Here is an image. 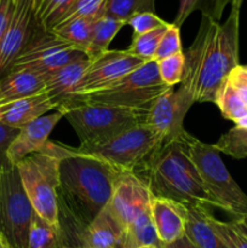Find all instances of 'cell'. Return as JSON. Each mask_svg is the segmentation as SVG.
I'll return each mask as SVG.
<instances>
[{
  "label": "cell",
  "instance_id": "e0dca14e",
  "mask_svg": "<svg viewBox=\"0 0 247 248\" xmlns=\"http://www.w3.org/2000/svg\"><path fill=\"white\" fill-rule=\"evenodd\" d=\"M150 213L160 241L171 244L185 234L186 206L169 199L152 196Z\"/></svg>",
  "mask_w": 247,
  "mask_h": 248
},
{
  "label": "cell",
  "instance_id": "d6a6232c",
  "mask_svg": "<svg viewBox=\"0 0 247 248\" xmlns=\"http://www.w3.org/2000/svg\"><path fill=\"white\" fill-rule=\"evenodd\" d=\"M157 72L160 79L167 86L174 87L181 84L183 80L184 69H185V55L184 52L176 53L170 57L156 61Z\"/></svg>",
  "mask_w": 247,
  "mask_h": 248
},
{
  "label": "cell",
  "instance_id": "bcb514c9",
  "mask_svg": "<svg viewBox=\"0 0 247 248\" xmlns=\"http://www.w3.org/2000/svg\"><path fill=\"white\" fill-rule=\"evenodd\" d=\"M241 67H242V69L245 70V72H247V65H241Z\"/></svg>",
  "mask_w": 247,
  "mask_h": 248
},
{
  "label": "cell",
  "instance_id": "8fae6325",
  "mask_svg": "<svg viewBox=\"0 0 247 248\" xmlns=\"http://www.w3.org/2000/svg\"><path fill=\"white\" fill-rule=\"evenodd\" d=\"M144 63V61L126 50H109L94 58L75 87L70 108L75 98L107 89Z\"/></svg>",
  "mask_w": 247,
  "mask_h": 248
},
{
  "label": "cell",
  "instance_id": "7402d4cb",
  "mask_svg": "<svg viewBox=\"0 0 247 248\" xmlns=\"http://www.w3.org/2000/svg\"><path fill=\"white\" fill-rule=\"evenodd\" d=\"M121 246L124 248H139L143 246H156L162 248L164 244L160 241L157 236L150 211L138 216L124 230Z\"/></svg>",
  "mask_w": 247,
  "mask_h": 248
},
{
  "label": "cell",
  "instance_id": "5bb4252c",
  "mask_svg": "<svg viewBox=\"0 0 247 248\" xmlns=\"http://www.w3.org/2000/svg\"><path fill=\"white\" fill-rule=\"evenodd\" d=\"M38 24L34 0H15L11 19L0 40V79L6 77Z\"/></svg>",
  "mask_w": 247,
  "mask_h": 248
},
{
  "label": "cell",
  "instance_id": "3957f363",
  "mask_svg": "<svg viewBox=\"0 0 247 248\" xmlns=\"http://www.w3.org/2000/svg\"><path fill=\"white\" fill-rule=\"evenodd\" d=\"M186 133L178 140L162 143L138 173L157 198L190 205L213 206L195 165L188 153Z\"/></svg>",
  "mask_w": 247,
  "mask_h": 248
},
{
  "label": "cell",
  "instance_id": "277c9868",
  "mask_svg": "<svg viewBox=\"0 0 247 248\" xmlns=\"http://www.w3.org/2000/svg\"><path fill=\"white\" fill-rule=\"evenodd\" d=\"M63 156L64 145L48 140L43 152L29 155L16 165L34 212L53 225H60L58 186Z\"/></svg>",
  "mask_w": 247,
  "mask_h": 248
},
{
  "label": "cell",
  "instance_id": "5b68a950",
  "mask_svg": "<svg viewBox=\"0 0 247 248\" xmlns=\"http://www.w3.org/2000/svg\"><path fill=\"white\" fill-rule=\"evenodd\" d=\"M147 115V109L85 102L64 113V118L79 137L80 148L104 144L125 131L145 124Z\"/></svg>",
  "mask_w": 247,
  "mask_h": 248
},
{
  "label": "cell",
  "instance_id": "7bdbcfd3",
  "mask_svg": "<svg viewBox=\"0 0 247 248\" xmlns=\"http://www.w3.org/2000/svg\"><path fill=\"white\" fill-rule=\"evenodd\" d=\"M240 67H241V65H240ZM241 70H242V73H244V77L246 78V80H247V72H245V70L242 69V67H241Z\"/></svg>",
  "mask_w": 247,
  "mask_h": 248
},
{
  "label": "cell",
  "instance_id": "83f0119b",
  "mask_svg": "<svg viewBox=\"0 0 247 248\" xmlns=\"http://www.w3.org/2000/svg\"><path fill=\"white\" fill-rule=\"evenodd\" d=\"M216 232L227 248H247V218H234L230 222H222L212 217Z\"/></svg>",
  "mask_w": 247,
  "mask_h": 248
},
{
  "label": "cell",
  "instance_id": "d590c367",
  "mask_svg": "<svg viewBox=\"0 0 247 248\" xmlns=\"http://www.w3.org/2000/svg\"><path fill=\"white\" fill-rule=\"evenodd\" d=\"M127 26L133 29V36H137L149 33L161 27L169 26V23L160 18L155 12H140V14L133 15L127 19Z\"/></svg>",
  "mask_w": 247,
  "mask_h": 248
},
{
  "label": "cell",
  "instance_id": "60d3db41",
  "mask_svg": "<svg viewBox=\"0 0 247 248\" xmlns=\"http://www.w3.org/2000/svg\"><path fill=\"white\" fill-rule=\"evenodd\" d=\"M235 126L247 128V115H245L244 118H241V119H239L237 121H235Z\"/></svg>",
  "mask_w": 247,
  "mask_h": 248
},
{
  "label": "cell",
  "instance_id": "603a6c76",
  "mask_svg": "<svg viewBox=\"0 0 247 248\" xmlns=\"http://www.w3.org/2000/svg\"><path fill=\"white\" fill-rule=\"evenodd\" d=\"M124 26H127V22L123 19L113 18L109 16H102L97 18L92 28L91 41L86 50L87 57L93 61L94 58L109 51V45Z\"/></svg>",
  "mask_w": 247,
  "mask_h": 248
},
{
  "label": "cell",
  "instance_id": "cb8c5ba5",
  "mask_svg": "<svg viewBox=\"0 0 247 248\" xmlns=\"http://www.w3.org/2000/svg\"><path fill=\"white\" fill-rule=\"evenodd\" d=\"M229 2H232V7L241 9L244 0H179V7L173 24L181 28L185 19L195 11H200L203 17L219 22L223 11Z\"/></svg>",
  "mask_w": 247,
  "mask_h": 248
},
{
  "label": "cell",
  "instance_id": "6da1fadb",
  "mask_svg": "<svg viewBox=\"0 0 247 248\" xmlns=\"http://www.w3.org/2000/svg\"><path fill=\"white\" fill-rule=\"evenodd\" d=\"M121 173L98 157L64 145L60 162L58 222L65 246L77 247L80 234L110 201Z\"/></svg>",
  "mask_w": 247,
  "mask_h": 248
},
{
  "label": "cell",
  "instance_id": "ac0fdd59",
  "mask_svg": "<svg viewBox=\"0 0 247 248\" xmlns=\"http://www.w3.org/2000/svg\"><path fill=\"white\" fill-rule=\"evenodd\" d=\"M123 234V228L106 206L80 234L77 247L115 248L121 245Z\"/></svg>",
  "mask_w": 247,
  "mask_h": 248
},
{
  "label": "cell",
  "instance_id": "9a60e30c",
  "mask_svg": "<svg viewBox=\"0 0 247 248\" xmlns=\"http://www.w3.org/2000/svg\"><path fill=\"white\" fill-rule=\"evenodd\" d=\"M62 118H64L62 111H55L48 115L45 114L24 125L19 130V133L10 145L7 152V157L11 165L16 166L24 157L43 152L50 140L48 137L51 132Z\"/></svg>",
  "mask_w": 247,
  "mask_h": 248
},
{
  "label": "cell",
  "instance_id": "8992f818",
  "mask_svg": "<svg viewBox=\"0 0 247 248\" xmlns=\"http://www.w3.org/2000/svg\"><path fill=\"white\" fill-rule=\"evenodd\" d=\"M188 153L212 205L234 218H247V195L234 181L213 144H206L190 136Z\"/></svg>",
  "mask_w": 247,
  "mask_h": 248
},
{
  "label": "cell",
  "instance_id": "7c38bea8",
  "mask_svg": "<svg viewBox=\"0 0 247 248\" xmlns=\"http://www.w3.org/2000/svg\"><path fill=\"white\" fill-rule=\"evenodd\" d=\"M194 103L193 97L181 86L177 90L172 87L153 102L148 109L145 124L162 136L164 143L178 140L188 133L183 121Z\"/></svg>",
  "mask_w": 247,
  "mask_h": 248
},
{
  "label": "cell",
  "instance_id": "ffe728a7",
  "mask_svg": "<svg viewBox=\"0 0 247 248\" xmlns=\"http://www.w3.org/2000/svg\"><path fill=\"white\" fill-rule=\"evenodd\" d=\"M210 206H186L185 236L195 248H227L212 225Z\"/></svg>",
  "mask_w": 247,
  "mask_h": 248
},
{
  "label": "cell",
  "instance_id": "7dc6e473",
  "mask_svg": "<svg viewBox=\"0 0 247 248\" xmlns=\"http://www.w3.org/2000/svg\"><path fill=\"white\" fill-rule=\"evenodd\" d=\"M115 248H124V247L121 246V245H119V246H118V247H115Z\"/></svg>",
  "mask_w": 247,
  "mask_h": 248
},
{
  "label": "cell",
  "instance_id": "f35d334b",
  "mask_svg": "<svg viewBox=\"0 0 247 248\" xmlns=\"http://www.w3.org/2000/svg\"><path fill=\"white\" fill-rule=\"evenodd\" d=\"M162 248H195L194 245L189 241L188 237L184 235L181 239L176 240V241L171 242V244H166L162 246Z\"/></svg>",
  "mask_w": 247,
  "mask_h": 248
},
{
  "label": "cell",
  "instance_id": "836d02e7",
  "mask_svg": "<svg viewBox=\"0 0 247 248\" xmlns=\"http://www.w3.org/2000/svg\"><path fill=\"white\" fill-rule=\"evenodd\" d=\"M72 2L73 0H44L35 14L36 19L44 28L51 31Z\"/></svg>",
  "mask_w": 247,
  "mask_h": 248
},
{
  "label": "cell",
  "instance_id": "ee69618b",
  "mask_svg": "<svg viewBox=\"0 0 247 248\" xmlns=\"http://www.w3.org/2000/svg\"><path fill=\"white\" fill-rule=\"evenodd\" d=\"M139 248H159L156 246H143V247H139Z\"/></svg>",
  "mask_w": 247,
  "mask_h": 248
},
{
  "label": "cell",
  "instance_id": "f546056e",
  "mask_svg": "<svg viewBox=\"0 0 247 248\" xmlns=\"http://www.w3.org/2000/svg\"><path fill=\"white\" fill-rule=\"evenodd\" d=\"M140 12H155L154 0H107L104 7V16L126 22Z\"/></svg>",
  "mask_w": 247,
  "mask_h": 248
},
{
  "label": "cell",
  "instance_id": "4dcf8cb0",
  "mask_svg": "<svg viewBox=\"0 0 247 248\" xmlns=\"http://www.w3.org/2000/svg\"><path fill=\"white\" fill-rule=\"evenodd\" d=\"M167 27L169 26L161 27V28L149 31V33L142 34V35L132 36V43L126 51L131 55H135L136 57H139L144 62L155 61L159 43L166 31Z\"/></svg>",
  "mask_w": 247,
  "mask_h": 248
},
{
  "label": "cell",
  "instance_id": "4fadbf2b",
  "mask_svg": "<svg viewBox=\"0 0 247 248\" xmlns=\"http://www.w3.org/2000/svg\"><path fill=\"white\" fill-rule=\"evenodd\" d=\"M153 194L147 182L133 172H123L107 207L125 230L142 213L150 211Z\"/></svg>",
  "mask_w": 247,
  "mask_h": 248
},
{
  "label": "cell",
  "instance_id": "2e32d148",
  "mask_svg": "<svg viewBox=\"0 0 247 248\" xmlns=\"http://www.w3.org/2000/svg\"><path fill=\"white\" fill-rule=\"evenodd\" d=\"M92 61L87 56L63 65L46 77L43 93L46 94L56 111L63 114L70 108L73 93Z\"/></svg>",
  "mask_w": 247,
  "mask_h": 248
},
{
  "label": "cell",
  "instance_id": "9c48e42d",
  "mask_svg": "<svg viewBox=\"0 0 247 248\" xmlns=\"http://www.w3.org/2000/svg\"><path fill=\"white\" fill-rule=\"evenodd\" d=\"M33 213L17 167L0 170V232L12 248H28Z\"/></svg>",
  "mask_w": 247,
  "mask_h": 248
},
{
  "label": "cell",
  "instance_id": "ab89813d",
  "mask_svg": "<svg viewBox=\"0 0 247 248\" xmlns=\"http://www.w3.org/2000/svg\"><path fill=\"white\" fill-rule=\"evenodd\" d=\"M0 248H12L11 245L9 244V241H7V240L5 239L4 235L1 234V232H0Z\"/></svg>",
  "mask_w": 247,
  "mask_h": 248
},
{
  "label": "cell",
  "instance_id": "ba28073f",
  "mask_svg": "<svg viewBox=\"0 0 247 248\" xmlns=\"http://www.w3.org/2000/svg\"><path fill=\"white\" fill-rule=\"evenodd\" d=\"M162 143L164 138L157 131L147 124H139L98 147L77 149L108 162L119 171L138 173Z\"/></svg>",
  "mask_w": 247,
  "mask_h": 248
},
{
  "label": "cell",
  "instance_id": "52a82bcc",
  "mask_svg": "<svg viewBox=\"0 0 247 248\" xmlns=\"http://www.w3.org/2000/svg\"><path fill=\"white\" fill-rule=\"evenodd\" d=\"M170 89L172 87L160 79L156 61H149L107 89L75 98L72 108L85 102L148 110L153 102Z\"/></svg>",
  "mask_w": 247,
  "mask_h": 248
},
{
  "label": "cell",
  "instance_id": "b9f144b4",
  "mask_svg": "<svg viewBox=\"0 0 247 248\" xmlns=\"http://www.w3.org/2000/svg\"><path fill=\"white\" fill-rule=\"evenodd\" d=\"M43 1H44V0H34V11H35V14L38 12V10L40 9Z\"/></svg>",
  "mask_w": 247,
  "mask_h": 248
},
{
  "label": "cell",
  "instance_id": "f1b7e54d",
  "mask_svg": "<svg viewBox=\"0 0 247 248\" xmlns=\"http://www.w3.org/2000/svg\"><path fill=\"white\" fill-rule=\"evenodd\" d=\"M219 153L241 160L247 157V128L234 126L213 144Z\"/></svg>",
  "mask_w": 247,
  "mask_h": 248
},
{
  "label": "cell",
  "instance_id": "8d00e7d4",
  "mask_svg": "<svg viewBox=\"0 0 247 248\" xmlns=\"http://www.w3.org/2000/svg\"><path fill=\"white\" fill-rule=\"evenodd\" d=\"M19 130H21V128L11 127V126L0 123V170L14 166V165H11V162L9 161L7 152H9L10 145L12 144L15 138H16L17 135L19 133Z\"/></svg>",
  "mask_w": 247,
  "mask_h": 248
},
{
  "label": "cell",
  "instance_id": "f6af8a7d",
  "mask_svg": "<svg viewBox=\"0 0 247 248\" xmlns=\"http://www.w3.org/2000/svg\"><path fill=\"white\" fill-rule=\"evenodd\" d=\"M61 248H80V247H74V246H62Z\"/></svg>",
  "mask_w": 247,
  "mask_h": 248
},
{
  "label": "cell",
  "instance_id": "e575fe53",
  "mask_svg": "<svg viewBox=\"0 0 247 248\" xmlns=\"http://www.w3.org/2000/svg\"><path fill=\"white\" fill-rule=\"evenodd\" d=\"M179 52H183L181 41V28L174 26L173 23H170L159 43L155 61H160L162 58L170 57V56H173Z\"/></svg>",
  "mask_w": 247,
  "mask_h": 248
},
{
  "label": "cell",
  "instance_id": "484cf974",
  "mask_svg": "<svg viewBox=\"0 0 247 248\" xmlns=\"http://www.w3.org/2000/svg\"><path fill=\"white\" fill-rule=\"evenodd\" d=\"M62 246L65 245L60 225L46 222L34 212L29 228L28 248H61Z\"/></svg>",
  "mask_w": 247,
  "mask_h": 248
},
{
  "label": "cell",
  "instance_id": "d4e9b609",
  "mask_svg": "<svg viewBox=\"0 0 247 248\" xmlns=\"http://www.w3.org/2000/svg\"><path fill=\"white\" fill-rule=\"evenodd\" d=\"M97 18L92 17H77L57 28L51 29L56 36L75 46L86 55V50L90 45L92 35V28Z\"/></svg>",
  "mask_w": 247,
  "mask_h": 248
},
{
  "label": "cell",
  "instance_id": "d6986e66",
  "mask_svg": "<svg viewBox=\"0 0 247 248\" xmlns=\"http://www.w3.org/2000/svg\"><path fill=\"white\" fill-rule=\"evenodd\" d=\"M50 110H55L52 103L46 94L41 92L0 106V123L11 127L22 128Z\"/></svg>",
  "mask_w": 247,
  "mask_h": 248
},
{
  "label": "cell",
  "instance_id": "7a4b0ae2",
  "mask_svg": "<svg viewBox=\"0 0 247 248\" xmlns=\"http://www.w3.org/2000/svg\"><path fill=\"white\" fill-rule=\"evenodd\" d=\"M240 9L232 7L224 23L203 17L185 55L181 87L195 102H212L230 73L239 67Z\"/></svg>",
  "mask_w": 247,
  "mask_h": 248
},
{
  "label": "cell",
  "instance_id": "1f68e13d",
  "mask_svg": "<svg viewBox=\"0 0 247 248\" xmlns=\"http://www.w3.org/2000/svg\"><path fill=\"white\" fill-rule=\"evenodd\" d=\"M106 2L107 0H73L72 4L63 12V15L58 18L52 29L57 28L72 19L77 18V17L99 18V17L104 16Z\"/></svg>",
  "mask_w": 247,
  "mask_h": 248
},
{
  "label": "cell",
  "instance_id": "44dd1931",
  "mask_svg": "<svg viewBox=\"0 0 247 248\" xmlns=\"http://www.w3.org/2000/svg\"><path fill=\"white\" fill-rule=\"evenodd\" d=\"M47 75L31 70H12L0 79V106L41 93Z\"/></svg>",
  "mask_w": 247,
  "mask_h": 248
},
{
  "label": "cell",
  "instance_id": "4316f807",
  "mask_svg": "<svg viewBox=\"0 0 247 248\" xmlns=\"http://www.w3.org/2000/svg\"><path fill=\"white\" fill-rule=\"evenodd\" d=\"M215 103L217 104L223 118L234 121V123L247 115V104L237 93L229 79H227V81L218 91Z\"/></svg>",
  "mask_w": 247,
  "mask_h": 248
},
{
  "label": "cell",
  "instance_id": "30bf717a",
  "mask_svg": "<svg viewBox=\"0 0 247 248\" xmlns=\"http://www.w3.org/2000/svg\"><path fill=\"white\" fill-rule=\"evenodd\" d=\"M85 56L86 55L81 50L56 36L38 22L28 44L15 61L10 72L31 70L48 75L63 65Z\"/></svg>",
  "mask_w": 247,
  "mask_h": 248
},
{
  "label": "cell",
  "instance_id": "74e56055",
  "mask_svg": "<svg viewBox=\"0 0 247 248\" xmlns=\"http://www.w3.org/2000/svg\"><path fill=\"white\" fill-rule=\"evenodd\" d=\"M14 7L15 0H0V40L9 26Z\"/></svg>",
  "mask_w": 247,
  "mask_h": 248
}]
</instances>
